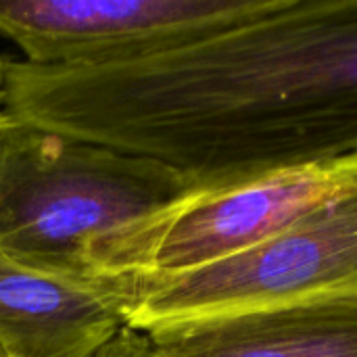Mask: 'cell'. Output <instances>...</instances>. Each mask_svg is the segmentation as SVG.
I'll return each instance as SVG.
<instances>
[{"label":"cell","mask_w":357,"mask_h":357,"mask_svg":"<svg viewBox=\"0 0 357 357\" xmlns=\"http://www.w3.org/2000/svg\"><path fill=\"white\" fill-rule=\"evenodd\" d=\"M4 111L163 163L199 192L357 159V0L274 13L142 61H6Z\"/></svg>","instance_id":"1"},{"label":"cell","mask_w":357,"mask_h":357,"mask_svg":"<svg viewBox=\"0 0 357 357\" xmlns=\"http://www.w3.org/2000/svg\"><path fill=\"white\" fill-rule=\"evenodd\" d=\"M197 192L163 163L0 111V253L25 268L138 287L155 234Z\"/></svg>","instance_id":"2"},{"label":"cell","mask_w":357,"mask_h":357,"mask_svg":"<svg viewBox=\"0 0 357 357\" xmlns=\"http://www.w3.org/2000/svg\"><path fill=\"white\" fill-rule=\"evenodd\" d=\"M357 293V172L318 207L222 261L167 278H144L126 326H153Z\"/></svg>","instance_id":"3"},{"label":"cell","mask_w":357,"mask_h":357,"mask_svg":"<svg viewBox=\"0 0 357 357\" xmlns=\"http://www.w3.org/2000/svg\"><path fill=\"white\" fill-rule=\"evenodd\" d=\"M284 0H0V36L23 61L102 69L188 46L282 6Z\"/></svg>","instance_id":"4"},{"label":"cell","mask_w":357,"mask_h":357,"mask_svg":"<svg viewBox=\"0 0 357 357\" xmlns=\"http://www.w3.org/2000/svg\"><path fill=\"white\" fill-rule=\"evenodd\" d=\"M356 172L357 159H345L192 195L155 234L142 280L178 276L257 247L318 207Z\"/></svg>","instance_id":"5"},{"label":"cell","mask_w":357,"mask_h":357,"mask_svg":"<svg viewBox=\"0 0 357 357\" xmlns=\"http://www.w3.org/2000/svg\"><path fill=\"white\" fill-rule=\"evenodd\" d=\"M144 333L153 357H357V293L176 320Z\"/></svg>","instance_id":"6"},{"label":"cell","mask_w":357,"mask_h":357,"mask_svg":"<svg viewBox=\"0 0 357 357\" xmlns=\"http://www.w3.org/2000/svg\"><path fill=\"white\" fill-rule=\"evenodd\" d=\"M136 289L63 280L0 253V347L10 357H88L126 326Z\"/></svg>","instance_id":"7"},{"label":"cell","mask_w":357,"mask_h":357,"mask_svg":"<svg viewBox=\"0 0 357 357\" xmlns=\"http://www.w3.org/2000/svg\"><path fill=\"white\" fill-rule=\"evenodd\" d=\"M88 357H153V349L144 331L121 326L107 343H102Z\"/></svg>","instance_id":"8"},{"label":"cell","mask_w":357,"mask_h":357,"mask_svg":"<svg viewBox=\"0 0 357 357\" xmlns=\"http://www.w3.org/2000/svg\"><path fill=\"white\" fill-rule=\"evenodd\" d=\"M4 98H6V61L0 59V111L4 109Z\"/></svg>","instance_id":"9"},{"label":"cell","mask_w":357,"mask_h":357,"mask_svg":"<svg viewBox=\"0 0 357 357\" xmlns=\"http://www.w3.org/2000/svg\"><path fill=\"white\" fill-rule=\"evenodd\" d=\"M0 357H10V356H8V354H6V351H4V349L0 347Z\"/></svg>","instance_id":"10"}]
</instances>
